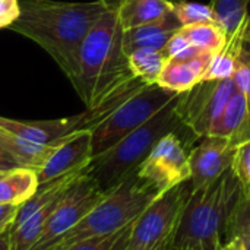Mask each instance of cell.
I'll list each match as a JSON object with an SVG mask.
<instances>
[{
	"instance_id": "1",
	"label": "cell",
	"mask_w": 250,
	"mask_h": 250,
	"mask_svg": "<svg viewBox=\"0 0 250 250\" xmlns=\"http://www.w3.org/2000/svg\"><path fill=\"white\" fill-rule=\"evenodd\" d=\"M107 10L100 0H19V16L9 28L44 48L72 82L78 73L81 44Z\"/></svg>"
},
{
	"instance_id": "2",
	"label": "cell",
	"mask_w": 250,
	"mask_h": 250,
	"mask_svg": "<svg viewBox=\"0 0 250 250\" xmlns=\"http://www.w3.org/2000/svg\"><path fill=\"white\" fill-rule=\"evenodd\" d=\"M132 78L135 75L123 50V26L117 12L107 10L81 44L72 85L86 108H92Z\"/></svg>"
},
{
	"instance_id": "3",
	"label": "cell",
	"mask_w": 250,
	"mask_h": 250,
	"mask_svg": "<svg viewBox=\"0 0 250 250\" xmlns=\"http://www.w3.org/2000/svg\"><path fill=\"white\" fill-rule=\"evenodd\" d=\"M179 100L180 94L114 146L92 157L86 167V173L95 180L104 193L114 189L123 179L133 173L161 138L188 126L180 116Z\"/></svg>"
},
{
	"instance_id": "4",
	"label": "cell",
	"mask_w": 250,
	"mask_h": 250,
	"mask_svg": "<svg viewBox=\"0 0 250 250\" xmlns=\"http://www.w3.org/2000/svg\"><path fill=\"white\" fill-rule=\"evenodd\" d=\"M240 195L242 185L231 168L212 185L192 193L171 245L190 250L217 249Z\"/></svg>"
},
{
	"instance_id": "5",
	"label": "cell",
	"mask_w": 250,
	"mask_h": 250,
	"mask_svg": "<svg viewBox=\"0 0 250 250\" xmlns=\"http://www.w3.org/2000/svg\"><path fill=\"white\" fill-rule=\"evenodd\" d=\"M160 193L138 177L136 170L122 180L70 230L44 250H63L83 240L108 236L132 224Z\"/></svg>"
},
{
	"instance_id": "6",
	"label": "cell",
	"mask_w": 250,
	"mask_h": 250,
	"mask_svg": "<svg viewBox=\"0 0 250 250\" xmlns=\"http://www.w3.org/2000/svg\"><path fill=\"white\" fill-rule=\"evenodd\" d=\"M177 94L180 92H174L158 83L144 86L92 129V157L105 152L125 136L141 127Z\"/></svg>"
},
{
	"instance_id": "7",
	"label": "cell",
	"mask_w": 250,
	"mask_h": 250,
	"mask_svg": "<svg viewBox=\"0 0 250 250\" xmlns=\"http://www.w3.org/2000/svg\"><path fill=\"white\" fill-rule=\"evenodd\" d=\"M190 195L189 182L161 193L133 221L127 250H166L170 248Z\"/></svg>"
},
{
	"instance_id": "8",
	"label": "cell",
	"mask_w": 250,
	"mask_h": 250,
	"mask_svg": "<svg viewBox=\"0 0 250 250\" xmlns=\"http://www.w3.org/2000/svg\"><path fill=\"white\" fill-rule=\"evenodd\" d=\"M201 138L189 127L161 138L136 168V174L160 195L190 180L189 155Z\"/></svg>"
},
{
	"instance_id": "9",
	"label": "cell",
	"mask_w": 250,
	"mask_h": 250,
	"mask_svg": "<svg viewBox=\"0 0 250 250\" xmlns=\"http://www.w3.org/2000/svg\"><path fill=\"white\" fill-rule=\"evenodd\" d=\"M104 196L105 193L85 168V171L72 183L59 201V205L48 218L38 242L31 250L45 249L51 242L75 227Z\"/></svg>"
},
{
	"instance_id": "10",
	"label": "cell",
	"mask_w": 250,
	"mask_h": 250,
	"mask_svg": "<svg viewBox=\"0 0 250 250\" xmlns=\"http://www.w3.org/2000/svg\"><path fill=\"white\" fill-rule=\"evenodd\" d=\"M237 85L233 78L201 81L192 89L180 92V116L199 138L209 135V130L236 92Z\"/></svg>"
},
{
	"instance_id": "11",
	"label": "cell",
	"mask_w": 250,
	"mask_h": 250,
	"mask_svg": "<svg viewBox=\"0 0 250 250\" xmlns=\"http://www.w3.org/2000/svg\"><path fill=\"white\" fill-rule=\"evenodd\" d=\"M236 148L227 138L207 135L201 138L190 151V192L195 193L231 168Z\"/></svg>"
},
{
	"instance_id": "12",
	"label": "cell",
	"mask_w": 250,
	"mask_h": 250,
	"mask_svg": "<svg viewBox=\"0 0 250 250\" xmlns=\"http://www.w3.org/2000/svg\"><path fill=\"white\" fill-rule=\"evenodd\" d=\"M92 160V130H76L56 142L37 170L40 185L48 183L62 176L82 171Z\"/></svg>"
},
{
	"instance_id": "13",
	"label": "cell",
	"mask_w": 250,
	"mask_h": 250,
	"mask_svg": "<svg viewBox=\"0 0 250 250\" xmlns=\"http://www.w3.org/2000/svg\"><path fill=\"white\" fill-rule=\"evenodd\" d=\"M0 129L35 144L54 145L64 136L81 130V116L53 120H15L0 116Z\"/></svg>"
},
{
	"instance_id": "14",
	"label": "cell",
	"mask_w": 250,
	"mask_h": 250,
	"mask_svg": "<svg viewBox=\"0 0 250 250\" xmlns=\"http://www.w3.org/2000/svg\"><path fill=\"white\" fill-rule=\"evenodd\" d=\"M215 53H201L192 57H170L158 78V85L174 92H186L204 81V76L214 59Z\"/></svg>"
},
{
	"instance_id": "15",
	"label": "cell",
	"mask_w": 250,
	"mask_h": 250,
	"mask_svg": "<svg viewBox=\"0 0 250 250\" xmlns=\"http://www.w3.org/2000/svg\"><path fill=\"white\" fill-rule=\"evenodd\" d=\"M182 28L180 21L171 10L157 21L123 29V50L126 56L138 50H161Z\"/></svg>"
},
{
	"instance_id": "16",
	"label": "cell",
	"mask_w": 250,
	"mask_h": 250,
	"mask_svg": "<svg viewBox=\"0 0 250 250\" xmlns=\"http://www.w3.org/2000/svg\"><path fill=\"white\" fill-rule=\"evenodd\" d=\"M209 135L227 138L234 146L250 141V108L245 94L239 88L214 122Z\"/></svg>"
},
{
	"instance_id": "17",
	"label": "cell",
	"mask_w": 250,
	"mask_h": 250,
	"mask_svg": "<svg viewBox=\"0 0 250 250\" xmlns=\"http://www.w3.org/2000/svg\"><path fill=\"white\" fill-rule=\"evenodd\" d=\"M38 186L35 170L16 167L0 171V204L21 207L37 192Z\"/></svg>"
},
{
	"instance_id": "18",
	"label": "cell",
	"mask_w": 250,
	"mask_h": 250,
	"mask_svg": "<svg viewBox=\"0 0 250 250\" xmlns=\"http://www.w3.org/2000/svg\"><path fill=\"white\" fill-rule=\"evenodd\" d=\"M223 250H250V190H242L223 236Z\"/></svg>"
},
{
	"instance_id": "19",
	"label": "cell",
	"mask_w": 250,
	"mask_h": 250,
	"mask_svg": "<svg viewBox=\"0 0 250 250\" xmlns=\"http://www.w3.org/2000/svg\"><path fill=\"white\" fill-rule=\"evenodd\" d=\"M53 145H41L0 129V149L6 151L19 167L38 170L48 157Z\"/></svg>"
},
{
	"instance_id": "20",
	"label": "cell",
	"mask_w": 250,
	"mask_h": 250,
	"mask_svg": "<svg viewBox=\"0 0 250 250\" xmlns=\"http://www.w3.org/2000/svg\"><path fill=\"white\" fill-rule=\"evenodd\" d=\"M171 12L170 0H123L117 10L123 29L157 21Z\"/></svg>"
},
{
	"instance_id": "21",
	"label": "cell",
	"mask_w": 250,
	"mask_h": 250,
	"mask_svg": "<svg viewBox=\"0 0 250 250\" xmlns=\"http://www.w3.org/2000/svg\"><path fill=\"white\" fill-rule=\"evenodd\" d=\"M130 69L135 76L145 81L148 85L157 83L158 78L168 60L164 50H138L127 56Z\"/></svg>"
},
{
	"instance_id": "22",
	"label": "cell",
	"mask_w": 250,
	"mask_h": 250,
	"mask_svg": "<svg viewBox=\"0 0 250 250\" xmlns=\"http://www.w3.org/2000/svg\"><path fill=\"white\" fill-rule=\"evenodd\" d=\"M180 32L190 45L215 54L221 51L227 42V35L218 23H198L192 26H183Z\"/></svg>"
},
{
	"instance_id": "23",
	"label": "cell",
	"mask_w": 250,
	"mask_h": 250,
	"mask_svg": "<svg viewBox=\"0 0 250 250\" xmlns=\"http://www.w3.org/2000/svg\"><path fill=\"white\" fill-rule=\"evenodd\" d=\"M250 0H212L211 7L214 10L217 23L223 28L227 40L239 29L242 22L249 13Z\"/></svg>"
},
{
	"instance_id": "24",
	"label": "cell",
	"mask_w": 250,
	"mask_h": 250,
	"mask_svg": "<svg viewBox=\"0 0 250 250\" xmlns=\"http://www.w3.org/2000/svg\"><path fill=\"white\" fill-rule=\"evenodd\" d=\"M171 10L180 21L182 26H192L198 23H217L211 4H202L195 1L177 0L171 1Z\"/></svg>"
},
{
	"instance_id": "25",
	"label": "cell",
	"mask_w": 250,
	"mask_h": 250,
	"mask_svg": "<svg viewBox=\"0 0 250 250\" xmlns=\"http://www.w3.org/2000/svg\"><path fill=\"white\" fill-rule=\"evenodd\" d=\"M132 226H133V223L123 227L122 230H119L116 233L108 234V236L83 240L81 243H76V245L63 250H127L130 233H132Z\"/></svg>"
},
{
	"instance_id": "26",
	"label": "cell",
	"mask_w": 250,
	"mask_h": 250,
	"mask_svg": "<svg viewBox=\"0 0 250 250\" xmlns=\"http://www.w3.org/2000/svg\"><path fill=\"white\" fill-rule=\"evenodd\" d=\"M234 70H236V57H234L233 51L224 45V48L214 56V59L204 76V81L233 78Z\"/></svg>"
},
{
	"instance_id": "27",
	"label": "cell",
	"mask_w": 250,
	"mask_h": 250,
	"mask_svg": "<svg viewBox=\"0 0 250 250\" xmlns=\"http://www.w3.org/2000/svg\"><path fill=\"white\" fill-rule=\"evenodd\" d=\"M231 171L242 185V189L250 190V141L236 148Z\"/></svg>"
},
{
	"instance_id": "28",
	"label": "cell",
	"mask_w": 250,
	"mask_h": 250,
	"mask_svg": "<svg viewBox=\"0 0 250 250\" xmlns=\"http://www.w3.org/2000/svg\"><path fill=\"white\" fill-rule=\"evenodd\" d=\"M19 16V0H0V28L10 26Z\"/></svg>"
},
{
	"instance_id": "29",
	"label": "cell",
	"mask_w": 250,
	"mask_h": 250,
	"mask_svg": "<svg viewBox=\"0 0 250 250\" xmlns=\"http://www.w3.org/2000/svg\"><path fill=\"white\" fill-rule=\"evenodd\" d=\"M18 209H19V207L0 204V234L9 229H12L16 214H18Z\"/></svg>"
},
{
	"instance_id": "30",
	"label": "cell",
	"mask_w": 250,
	"mask_h": 250,
	"mask_svg": "<svg viewBox=\"0 0 250 250\" xmlns=\"http://www.w3.org/2000/svg\"><path fill=\"white\" fill-rule=\"evenodd\" d=\"M19 167L16 164V161L3 149H0V171H4V170H12V168H16Z\"/></svg>"
},
{
	"instance_id": "31",
	"label": "cell",
	"mask_w": 250,
	"mask_h": 250,
	"mask_svg": "<svg viewBox=\"0 0 250 250\" xmlns=\"http://www.w3.org/2000/svg\"><path fill=\"white\" fill-rule=\"evenodd\" d=\"M0 250H12L10 249V229L0 234Z\"/></svg>"
},
{
	"instance_id": "32",
	"label": "cell",
	"mask_w": 250,
	"mask_h": 250,
	"mask_svg": "<svg viewBox=\"0 0 250 250\" xmlns=\"http://www.w3.org/2000/svg\"><path fill=\"white\" fill-rule=\"evenodd\" d=\"M108 10H111V12H117L119 10V7L122 6V1L123 0H100Z\"/></svg>"
},
{
	"instance_id": "33",
	"label": "cell",
	"mask_w": 250,
	"mask_h": 250,
	"mask_svg": "<svg viewBox=\"0 0 250 250\" xmlns=\"http://www.w3.org/2000/svg\"><path fill=\"white\" fill-rule=\"evenodd\" d=\"M167 250H190V249H189V248H185V246H173V245H171V246H170Z\"/></svg>"
},
{
	"instance_id": "34",
	"label": "cell",
	"mask_w": 250,
	"mask_h": 250,
	"mask_svg": "<svg viewBox=\"0 0 250 250\" xmlns=\"http://www.w3.org/2000/svg\"><path fill=\"white\" fill-rule=\"evenodd\" d=\"M221 243H223V242H221ZM221 243H220V245L217 246V249H215V250H223V249H221Z\"/></svg>"
},
{
	"instance_id": "35",
	"label": "cell",
	"mask_w": 250,
	"mask_h": 250,
	"mask_svg": "<svg viewBox=\"0 0 250 250\" xmlns=\"http://www.w3.org/2000/svg\"><path fill=\"white\" fill-rule=\"evenodd\" d=\"M167 249H168V248H167ZM167 249H166V250H167Z\"/></svg>"
},
{
	"instance_id": "36",
	"label": "cell",
	"mask_w": 250,
	"mask_h": 250,
	"mask_svg": "<svg viewBox=\"0 0 250 250\" xmlns=\"http://www.w3.org/2000/svg\"><path fill=\"white\" fill-rule=\"evenodd\" d=\"M3 233H4V231H3Z\"/></svg>"
},
{
	"instance_id": "37",
	"label": "cell",
	"mask_w": 250,
	"mask_h": 250,
	"mask_svg": "<svg viewBox=\"0 0 250 250\" xmlns=\"http://www.w3.org/2000/svg\"><path fill=\"white\" fill-rule=\"evenodd\" d=\"M242 190H243V189H242Z\"/></svg>"
}]
</instances>
